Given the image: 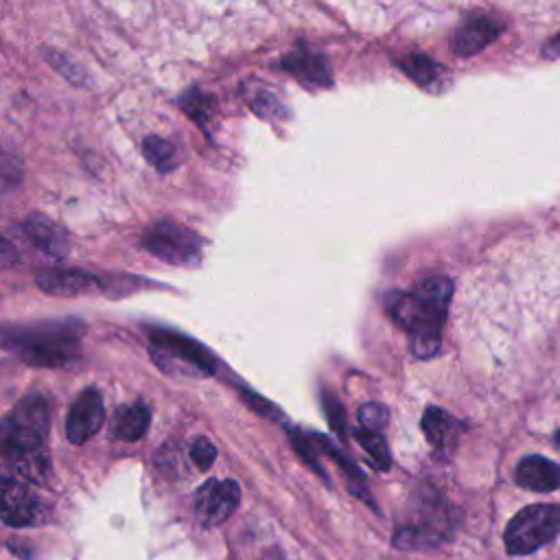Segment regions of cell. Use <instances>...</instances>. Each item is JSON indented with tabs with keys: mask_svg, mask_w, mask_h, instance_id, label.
I'll return each instance as SVG.
<instances>
[{
	"mask_svg": "<svg viewBox=\"0 0 560 560\" xmlns=\"http://www.w3.org/2000/svg\"><path fill=\"white\" fill-rule=\"evenodd\" d=\"M191 458L200 469H208V466L217 460V447L208 438H197L193 442Z\"/></svg>",
	"mask_w": 560,
	"mask_h": 560,
	"instance_id": "cell-24",
	"label": "cell"
},
{
	"mask_svg": "<svg viewBox=\"0 0 560 560\" xmlns=\"http://www.w3.org/2000/svg\"><path fill=\"white\" fill-rule=\"evenodd\" d=\"M280 66L309 88H329L333 84L331 68L326 64L324 57L320 53L305 49V46H300V49L291 51L287 57H283Z\"/></svg>",
	"mask_w": 560,
	"mask_h": 560,
	"instance_id": "cell-12",
	"label": "cell"
},
{
	"mask_svg": "<svg viewBox=\"0 0 560 560\" xmlns=\"http://www.w3.org/2000/svg\"><path fill=\"white\" fill-rule=\"evenodd\" d=\"M103 418L105 407L99 390H84L77 396L75 403L70 405V412L66 418V438L73 442V445H84V442H88L101 429Z\"/></svg>",
	"mask_w": 560,
	"mask_h": 560,
	"instance_id": "cell-8",
	"label": "cell"
},
{
	"mask_svg": "<svg viewBox=\"0 0 560 560\" xmlns=\"http://www.w3.org/2000/svg\"><path fill=\"white\" fill-rule=\"evenodd\" d=\"M241 488L235 480H208L195 493V515L206 528L224 523L239 508Z\"/></svg>",
	"mask_w": 560,
	"mask_h": 560,
	"instance_id": "cell-7",
	"label": "cell"
},
{
	"mask_svg": "<svg viewBox=\"0 0 560 560\" xmlns=\"http://www.w3.org/2000/svg\"><path fill=\"white\" fill-rule=\"evenodd\" d=\"M517 484L532 493H554L560 488V464L543 458V455H528L517 466Z\"/></svg>",
	"mask_w": 560,
	"mask_h": 560,
	"instance_id": "cell-13",
	"label": "cell"
},
{
	"mask_svg": "<svg viewBox=\"0 0 560 560\" xmlns=\"http://www.w3.org/2000/svg\"><path fill=\"white\" fill-rule=\"evenodd\" d=\"M49 434V403L40 394L22 399L3 423V451L9 462L44 453Z\"/></svg>",
	"mask_w": 560,
	"mask_h": 560,
	"instance_id": "cell-3",
	"label": "cell"
},
{
	"mask_svg": "<svg viewBox=\"0 0 560 560\" xmlns=\"http://www.w3.org/2000/svg\"><path fill=\"white\" fill-rule=\"evenodd\" d=\"M44 57H46V62H49L57 73L64 75L70 84H75V86H86L88 84V77H86V70L81 68L75 60H70L68 55L60 53V51H51V49H46L44 51Z\"/></svg>",
	"mask_w": 560,
	"mask_h": 560,
	"instance_id": "cell-21",
	"label": "cell"
},
{
	"mask_svg": "<svg viewBox=\"0 0 560 560\" xmlns=\"http://www.w3.org/2000/svg\"><path fill=\"white\" fill-rule=\"evenodd\" d=\"M22 232H25V237L44 254L62 259L68 252L66 232L42 215H31L25 224H22Z\"/></svg>",
	"mask_w": 560,
	"mask_h": 560,
	"instance_id": "cell-14",
	"label": "cell"
},
{
	"mask_svg": "<svg viewBox=\"0 0 560 560\" xmlns=\"http://www.w3.org/2000/svg\"><path fill=\"white\" fill-rule=\"evenodd\" d=\"M44 517V508L31 493L27 484H22L14 477L3 480V521L9 528H27V525L40 523Z\"/></svg>",
	"mask_w": 560,
	"mask_h": 560,
	"instance_id": "cell-9",
	"label": "cell"
},
{
	"mask_svg": "<svg viewBox=\"0 0 560 560\" xmlns=\"http://www.w3.org/2000/svg\"><path fill=\"white\" fill-rule=\"evenodd\" d=\"M399 68L423 90L438 92L447 84V70L423 53H410L399 62Z\"/></svg>",
	"mask_w": 560,
	"mask_h": 560,
	"instance_id": "cell-16",
	"label": "cell"
},
{
	"mask_svg": "<svg viewBox=\"0 0 560 560\" xmlns=\"http://www.w3.org/2000/svg\"><path fill=\"white\" fill-rule=\"evenodd\" d=\"M151 423V412L145 403H134L123 407L114 420V434L125 442H136L147 434Z\"/></svg>",
	"mask_w": 560,
	"mask_h": 560,
	"instance_id": "cell-17",
	"label": "cell"
},
{
	"mask_svg": "<svg viewBox=\"0 0 560 560\" xmlns=\"http://www.w3.org/2000/svg\"><path fill=\"white\" fill-rule=\"evenodd\" d=\"M560 532V506L536 504L521 510L506 528V550L525 556L550 543Z\"/></svg>",
	"mask_w": 560,
	"mask_h": 560,
	"instance_id": "cell-5",
	"label": "cell"
},
{
	"mask_svg": "<svg viewBox=\"0 0 560 560\" xmlns=\"http://www.w3.org/2000/svg\"><path fill=\"white\" fill-rule=\"evenodd\" d=\"M547 53H550V55H560V35L550 46H547Z\"/></svg>",
	"mask_w": 560,
	"mask_h": 560,
	"instance_id": "cell-26",
	"label": "cell"
},
{
	"mask_svg": "<svg viewBox=\"0 0 560 560\" xmlns=\"http://www.w3.org/2000/svg\"><path fill=\"white\" fill-rule=\"evenodd\" d=\"M324 410H326V416H329L331 427L337 431V434H344L346 416H344V410H342L340 401H337L333 394H326L324 396Z\"/></svg>",
	"mask_w": 560,
	"mask_h": 560,
	"instance_id": "cell-25",
	"label": "cell"
},
{
	"mask_svg": "<svg viewBox=\"0 0 560 560\" xmlns=\"http://www.w3.org/2000/svg\"><path fill=\"white\" fill-rule=\"evenodd\" d=\"M355 440L361 447H364V451L370 455V458L375 460L379 469H385V471L390 469V464H392L390 449H388V445H385V440L379 431H370V429L361 427L355 431Z\"/></svg>",
	"mask_w": 560,
	"mask_h": 560,
	"instance_id": "cell-20",
	"label": "cell"
},
{
	"mask_svg": "<svg viewBox=\"0 0 560 560\" xmlns=\"http://www.w3.org/2000/svg\"><path fill=\"white\" fill-rule=\"evenodd\" d=\"M554 442H556V447L560 449V429L556 431V436H554Z\"/></svg>",
	"mask_w": 560,
	"mask_h": 560,
	"instance_id": "cell-27",
	"label": "cell"
},
{
	"mask_svg": "<svg viewBox=\"0 0 560 560\" xmlns=\"http://www.w3.org/2000/svg\"><path fill=\"white\" fill-rule=\"evenodd\" d=\"M151 357L156 366L165 372L178 375H202L208 377L215 372V357L200 342L189 340L180 333L154 331L151 333Z\"/></svg>",
	"mask_w": 560,
	"mask_h": 560,
	"instance_id": "cell-4",
	"label": "cell"
},
{
	"mask_svg": "<svg viewBox=\"0 0 560 560\" xmlns=\"http://www.w3.org/2000/svg\"><path fill=\"white\" fill-rule=\"evenodd\" d=\"M357 418H359V425L364 429L381 431L385 427V423H388V410H385V407L379 403H368V405L359 407Z\"/></svg>",
	"mask_w": 560,
	"mask_h": 560,
	"instance_id": "cell-23",
	"label": "cell"
},
{
	"mask_svg": "<svg viewBox=\"0 0 560 560\" xmlns=\"http://www.w3.org/2000/svg\"><path fill=\"white\" fill-rule=\"evenodd\" d=\"M504 25L493 16H473L455 29L451 38V51L460 57H471L482 53L490 42L499 38Z\"/></svg>",
	"mask_w": 560,
	"mask_h": 560,
	"instance_id": "cell-10",
	"label": "cell"
},
{
	"mask_svg": "<svg viewBox=\"0 0 560 560\" xmlns=\"http://www.w3.org/2000/svg\"><path fill=\"white\" fill-rule=\"evenodd\" d=\"M423 431L431 447L438 451H449L458 445V438L462 434L460 420H455L440 407H429L423 416Z\"/></svg>",
	"mask_w": 560,
	"mask_h": 560,
	"instance_id": "cell-15",
	"label": "cell"
},
{
	"mask_svg": "<svg viewBox=\"0 0 560 560\" xmlns=\"http://www.w3.org/2000/svg\"><path fill=\"white\" fill-rule=\"evenodd\" d=\"M35 285H38L44 294L57 298L86 296L101 289L97 276L81 270H46L35 276Z\"/></svg>",
	"mask_w": 560,
	"mask_h": 560,
	"instance_id": "cell-11",
	"label": "cell"
},
{
	"mask_svg": "<svg viewBox=\"0 0 560 560\" xmlns=\"http://www.w3.org/2000/svg\"><path fill=\"white\" fill-rule=\"evenodd\" d=\"M453 296V283L445 276L425 278L412 294H394L388 298V311L407 331L412 353L418 359L434 357L440 350L442 326Z\"/></svg>",
	"mask_w": 560,
	"mask_h": 560,
	"instance_id": "cell-1",
	"label": "cell"
},
{
	"mask_svg": "<svg viewBox=\"0 0 560 560\" xmlns=\"http://www.w3.org/2000/svg\"><path fill=\"white\" fill-rule=\"evenodd\" d=\"M143 248L169 265L193 267L202 259L204 241L197 232L175 221H158L143 235Z\"/></svg>",
	"mask_w": 560,
	"mask_h": 560,
	"instance_id": "cell-6",
	"label": "cell"
},
{
	"mask_svg": "<svg viewBox=\"0 0 560 560\" xmlns=\"http://www.w3.org/2000/svg\"><path fill=\"white\" fill-rule=\"evenodd\" d=\"M143 154L151 167L160 173H171L180 165V149L160 136H147L143 140Z\"/></svg>",
	"mask_w": 560,
	"mask_h": 560,
	"instance_id": "cell-18",
	"label": "cell"
},
{
	"mask_svg": "<svg viewBox=\"0 0 560 560\" xmlns=\"http://www.w3.org/2000/svg\"><path fill=\"white\" fill-rule=\"evenodd\" d=\"M250 108L261 116V119H283V103L267 88L256 90V95L250 97Z\"/></svg>",
	"mask_w": 560,
	"mask_h": 560,
	"instance_id": "cell-22",
	"label": "cell"
},
{
	"mask_svg": "<svg viewBox=\"0 0 560 560\" xmlns=\"http://www.w3.org/2000/svg\"><path fill=\"white\" fill-rule=\"evenodd\" d=\"M180 108L191 116V119L206 127L210 121H213V114H215V99L204 95L200 90H189L186 95L180 99Z\"/></svg>",
	"mask_w": 560,
	"mask_h": 560,
	"instance_id": "cell-19",
	"label": "cell"
},
{
	"mask_svg": "<svg viewBox=\"0 0 560 560\" xmlns=\"http://www.w3.org/2000/svg\"><path fill=\"white\" fill-rule=\"evenodd\" d=\"M81 326L77 322H53L5 335V346L35 368H60L77 357Z\"/></svg>",
	"mask_w": 560,
	"mask_h": 560,
	"instance_id": "cell-2",
	"label": "cell"
}]
</instances>
